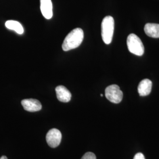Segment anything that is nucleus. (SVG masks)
I'll list each match as a JSON object with an SVG mask.
<instances>
[{
	"label": "nucleus",
	"mask_w": 159,
	"mask_h": 159,
	"mask_svg": "<svg viewBox=\"0 0 159 159\" xmlns=\"http://www.w3.org/2000/svg\"><path fill=\"white\" fill-rule=\"evenodd\" d=\"M84 39V32L80 28L73 30L66 36L63 41L62 48L65 51H69L80 46Z\"/></svg>",
	"instance_id": "obj_1"
},
{
	"label": "nucleus",
	"mask_w": 159,
	"mask_h": 159,
	"mask_svg": "<svg viewBox=\"0 0 159 159\" xmlns=\"http://www.w3.org/2000/svg\"><path fill=\"white\" fill-rule=\"evenodd\" d=\"M21 104L25 110L29 112H35L40 111L42 108L41 102L33 98L24 99L21 101Z\"/></svg>",
	"instance_id": "obj_6"
},
{
	"label": "nucleus",
	"mask_w": 159,
	"mask_h": 159,
	"mask_svg": "<svg viewBox=\"0 0 159 159\" xmlns=\"http://www.w3.org/2000/svg\"><path fill=\"white\" fill-rule=\"evenodd\" d=\"M62 135L61 131L57 129H52L48 131L46 135V140L48 145L52 148H57L61 141Z\"/></svg>",
	"instance_id": "obj_5"
},
{
	"label": "nucleus",
	"mask_w": 159,
	"mask_h": 159,
	"mask_svg": "<svg viewBox=\"0 0 159 159\" xmlns=\"http://www.w3.org/2000/svg\"><path fill=\"white\" fill-rule=\"evenodd\" d=\"M133 159H145V157L142 153H138L134 156Z\"/></svg>",
	"instance_id": "obj_13"
},
{
	"label": "nucleus",
	"mask_w": 159,
	"mask_h": 159,
	"mask_svg": "<svg viewBox=\"0 0 159 159\" xmlns=\"http://www.w3.org/2000/svg\"><path fill=\"white\" fill-rule=\"evenodd\" d=\"M56 92L57 95V99L63 102H68L71 98V94L68 89L63 86L59 85L56 88Z\"/></svg>",
	"instance_id": "obj_7"
},
{
	"label": "nucleus",
	"mask_w": 159,
	"mask_h": 159,
	"mask_svg": "<svg viewBox=\"0 0 159 159\" xmlns=\"http://www.w3.org/2000/svg\"><path fill=\"white\" fill-rule=\"evenodd\" d=\"M152 82L149 79H144L140 81L138 86V92L140 96H146L152 91Z\"/></svg>",
	"instance_id": "obj_9"
},
{
	"label": "nucleus",
	"mask_w": 159,
	"mask_h": 159,
	"mask_svg": "<svg viewBox=\"0 0 159 159\" xmlns=\"http://www.w3.org/2000/svg\"><path fill=\"white\" fill-rule=\"evenodd\" d=\"M127 44L129 51L138 56H142L144 52V47L142 40L136 34H130L127 37Z\"/></svg>",
	"instance_id": "obj_3"
},
{
	"label": "nucleus",
	"mask_w": 159,
	"mask_h": 159,
	"mask_svg": "<svg viewBox=\"0 0 159 159\" xmlns=\"http://www.w3.org/2000/svg\"><path fill=\"white\" fill-rule=\"evenodd\" d=\"M0 159H8V158H7L6 156H2L0 158Z\"/></svg>",
	"instance_id": "obj_14"
},
{
	"label": "nucleus",
	"mask_w": 159,
	"mask_h": 159,
	"mask_svg": "<svg viewBox=\"0 0 159 159\" xmlns=\"http://www.w3.org/2000/svg\"><path fill=\"white\" fill-rule=\"evenodd\" d=\"M81 159H96V156L93 153L87 152L84 154Z\"/></svg>",
	"instance_id": "obj_12"
},
{
	"label": "nucleus",
	"mask_w": 159,
	"mask_h": 159,
	"mask_svg": "<svg viewBox=\"0 0 159 159\" xmlns=\"http://www.w3.org/2000/svg\"><path fill=\"white\" fill-rule=\"evenodd\" d=\"M6 27L9 30H14L17 34H23L24 29L22 25L17 21L8 20L6 23Z\"/></svg>",
	"instance_id": "obj_11"
},
{
	"label": "nucleus",
	"mask_w": 159,
	"mask_h": 159,
	"mask_svg": "<svg viewBox=\"0 0 159 159\" xmlns=\"http://www.w3.org/2000/svg\"><path fill=\"white\" fill-rule=\"evenodd\" d=\"M144 32L148 37L159 38V24L155 23H147L144 26Z\"/></svg>",
	"instance_id": "obj_10"
},
{
	"label": "nucleus",
	"mask_w": 159,
	"mask_h": 159,
	"mask_svg": "<svg viewBox=\"0 0 159 159\" xmlns=\"http://www.w3.org/2000/svg\"><path fill=\"white\" fill-rule=\"evenodd\" d=\"M105 96L110 102L118 104L121 102L123 94L119 86L116 84L109 85L105 90Z\"/></svg>",
	"instance_id": "obj_4"
},
{
	"label": "nucleus",
	"mask_w": 159,
	"mask_h": 159,
	"mask_svg": "<svg viewBox=\"0 0 159 159\" xmlns=\"http://www.w3.org/2000/svg\"><path fill=\"white\" fill-rule=\"evenodd\" d=\"M40 9L43 16L46 19L52 17V4L51 0H40Z\"/></svg>",
	"instance_id": "obj_8"
},
{
	"label": "nucleus",
	"mask_w": 159,
	"mask_h": 159,
	"mask_svg": "<svg viewBox=\"0 0 159 159\" xmlns=\"http://www.w3.org/2000/svg\"><path fill=\"white\" fill-rule=\"evenodd\" d=\"M114 30V20L111 16H106L102 20V36L105 44L111 43Z\"/></svg>",
	"instance_id": "obj_2"
},
{
	"label": "nucleus",
	"mask_w": 159,
	"mask_h": 159,
	"mask_svg": "<svg viewBox=\"0 0 159 159\" xmlns=\"http://www.w3.org/2000/svg\"><path fill=\"white\" fill-rule=\"evenodd\" d=\"M100 96H103V94H100Z\"/></svg>",
	"instance_id": "obj_15"
}]
</instances>
